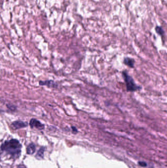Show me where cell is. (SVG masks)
<instances>
[{
    "label": "cell",
    "instance_id": "cell-1",
    "mask_svg": "<svg viewBox=\"0 0 167 168\" xmlns=\"http://www.w3.org/2000/svg\"><path fill=\"white\" fill-rule=\"evenodd\" d=\"M22 145L16 139H11L5 141L1 148L2 150L11 155L13 158H18L21 154Z\"/></svg>",
    "mask_w": 167,
    "mask_h": 168
},
{
    "label": "cell",
    "instance_id": "cell-2",
    "mask_svg": "<svg viewBox=\"0 0 167 168\" xmlns=\"http://www.w3.org/2000/svg\"><path fill=\"white\" fill-rule=\"evenodd\" d=\"M122 75L125 83L127 92H134L141 90V87L137 85L133 78L128 74L127 71L125 70L123 71Z\"/></svg>",
    "mask_w": 167,
    "mask_h": 168
},
{
    "label": "cell",
    "instance_id": "cell-3",
    "mask_svg": "<svg viewBox=\"0 0 167 168\" xmlns=\"http://www.w3.org/2000/svg\"><path fill=\"white\" fill-rule=\"evenodd\" d=\"M29 125L31 128L36 127L37 129L42 130L44 129L45 125L42 124L40 121L36 118H31L29 121Z\"/></svg>",
    "mask_w": 167,
    "mask_h": 168
},
{
    "label": "cell",
    "instance_id": "cell-4",
    "mask_svg": "<svg viewBox=\"0 0 167 168\" xmlns=\"http://www.w3.org/2000/svg\"><path fill=\"white\" fill-rule=\"evenodd\" d=\"M11 125L13 129H19L20 128L26 127L28 125L27 123L20 120L15 121L11 123Z\"/></svg>",
    "mask_w": 167,
    "mask_h": 168
},
{
    "label": "cell",
    "instance_id": "cell-5",
    "mask_svg": "<svg viewBox=\"0 0 167 168\" xmlns=\"http://www.w3.org/2000/svg\"><path fill=\"white\" fill-rule=\"evenodd\" d=\"M39 85L40 86H46L49 87H57L58 85L55 82V81L53 80H47V81H42L39 82Z\"/></svg>",
    "mask_w": 167,
    "mask_h": 168
},
{
    "label": "cell",
    "instance_id": "cell-6",
    "mask_svg": "<svg viewBox=\"0 0 167 168\" xmlns=\"http://www.w3.org/2000/svg\"><path fill=\"white\" fill-rule=\"evenodd\" d=\"M123 63L129 67L133 68L134 67L135 61L134 59L129 58V57H125L124 59Z\"/></svg>",
    "mask_w": 167,
    "mask_h": 168
},
{
    "label": "cell",
    "instance_id": "cell-7",
    "mask_svg": "<svg viewBox=\"0 0 167 168\" xmlns=\"http://www.w3.org/2000/svg\"><path fill=\"white\" fill-rule=\"evenodd\" d=\"M35 151H36V145L33 143H31L27 146V154L31 155L34 154Z\"/></svg>",
    "mask_w": 167,
    "mask_h": 168
},
{
    "label": "cell",
    "instance_id": "cell-8",
    "mask_svg": "<svg viewBox=\"0 0 167 168\" xmlns=\"http://www.w3.org/2000/svg\"><path fill=\"white\" fill-rule=\"evenodd\" d=\"M45 148L44 147H41L39 149L37 152L36 155V158L38 160L43 159L44 156V151H45Z\"/></svg>",
    "mask_w": 167,
    "mask_h": 168
},
{
    "label": "cell",
    "instance_id": "cell-9",
    "mask_svg": "<svg viewBox=\"0 0 167 168\" xmlns=\"http://www.w3.org/2000/svg\"><path fill=\"white\" fill-rule=\"evenodd\" d=\"M155 30L156 33L160 35V36H164V34H165V32H164V30L161 27L156 26Z\"/></svg>",
    "mask_w": 167,
    "mask_h": 168
},
{
    "label": "cell",
    "instance_id": "cell-10",
    "mask_svg": "<svg viewBox=\"0 0 167 168\" xmlns=\"http://www.w3.org/2000/svg\"><path fill=\"white\" fill-rule=\"evenodd\" d=\"M7 106L10 110H11L12 111H15L16 109V106L14 105H11V104H7Z\"/></svg>",
    "mask_w": 167,
    "mask_h": 168
},
{
    "label": "cell",
    "instance_id": "cell-11",
    "mask_svg": "<svg viewBox=\"0 0 167 168\" xmlns=\"http://www.w3.org/2000/svg\"><path fill=\"white\" fill-rule=\"evenodd\" d=\"M139 165H140V166L143 167H146L147 166V164L144 161H140L138 162Z\"/></svg>",
    "mask_w": 167,
    "mask_h": 168
},
{
    "label": "cell",
    "instance_id": "cell-12",
    "mask_svg": "<svg viewBox=\"0 0 167 168\" xmlns=\"http://www.w3.org/2000/svg\"><path fill=\"white\" fill-rule=\"evenodd\" d=\"M71 128H72V129L73 133L75 134H77V132H78L77 129L75 126H72Z\"/></svg>",
    "mask_w": 167,
    "mask_h": 168
},
{
    "label": "cell",
    "instance_id": "cell-13",
    "mask_svg": "<svg viewBox=\"0 0 167 168\" xmlns=\"http://www.w3.org/2000/svg\"><path fill=\"white\" fill-rule=\"evenodd\" d=\"M18 168H26V167L24 165H20L18 166Z\"/></svg>",
    "mask_w": 167,
    "mask_h": 168
}]
</instances>
